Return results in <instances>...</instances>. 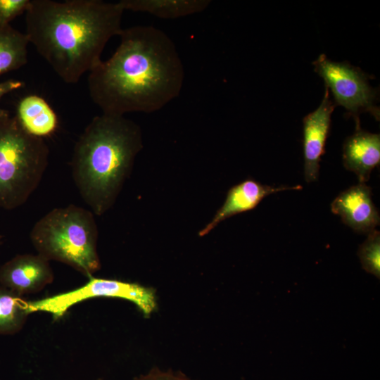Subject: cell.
I'll return each instance as SVG.
<instances>
[{
  "instance_id": "cell-1",
  "label": "cell",
  "mask_w": 380,
  "mask_h": 380,
  "mask_svg": "<svg viewBox=\"0 0 380 380\" xmlns=\"http://www.w3.org/2000/svg\"><path fill=\"white\" fill-rule=\"evenodd\" d=\"M113 54L89 72L92 101L102 113L124 115L162 109L182 89L184 68L175 43L152 25L123 29Z\"/></svg>"
},
{
  "instance_id": "cell-2",
  "label": "cell",
  "mask_w": 380,
  "mask_h": 380,
  "mask_svg": "<svg viewBox=\"0 0 380 380\" xmlns=\"http://www.w3.org/2000/svg\"><path fill=\"white\" fill-rule=\"evenodd\" d=\"M124 11L119 1L30 0L25 34L64 82L75 84L102 61L109 39L120 34Z\"/></svg>"
},
{
  "instance_id": "cell-3",
  "label": "cell",
  "mask_w": 380,
  "mask_h": 380,
  "mask_svg": "<svg viewBox=\"0 0 380 380\" xmlns=\"http://www.w3.org/2000/svg\"><path fill=\"white\" fill-rule=\"evenodd\" d=\"M140 127L124 115L94 117L75 144L70 167L75 186L91 212L114 204L142 148Z\"/></svg>"
},
{
  "instance_id": "cell-4",
  "label": "cell",
  "mask_w": 380,
  "mask_h": 380,
  "mask_svg": "<svg viewBox=\"0 0 380 380\" xmlns=\"http://www.w3.org/2000/svg\"><path fill=\"white\" fill-rule=\"evenodd\" d=\"M38 254L66 264L88 278L100 270L98 228L94 213L75 205L56 208L40 218L30 232Z\"/></svg>"
},
{
  "instance_id": "cell-5",
  "label": "cell",
  "mask_w": 380,
  "mask_h": 380,
  "mask_svg": "<svg viewBox=\"0 0 380 380\" xmlns=\"http://www.w3.org/2000/svg\"><path fill=\"white\" fill-rule=\"evenodd\" d=\"M43 138L27 133L15 116H0V208L23 205L37 189L49 164Z\"/></svg>"
},
{
  "instance_id": "cell-6",
  "label": "cell",
  "mask_w": 380,
  "mask_h": 380,
  "mask_svg": "<svg viewBox=\"0 0 380 380\" xmlns=\"http://www.w3.org/2000/svg\"><path fill=\"white\" fill-rule=\"evenodd\" d=\"M113 298L132 302L145 316L157 308L156 296L152 288L138 283L118 279L89 277L84 285L73 290L35 300H26L29 314L50 313L53 319L62 317L74 305L94 298Z\"/></svg>"
},
{
  "instance_id": "cell-7",
  "label": "cell",
  "mask_w": 380,
  "mask_h": 380,
  "mask_svg": "<svg viewBox=\"0 0 380 380\" xmlns=\"http://www.w3.org/2000/svg\"><path fill=\"white\" fill-rule=\"evenodd\" d=\"M315 71L324 80L325 87L331 89L334 105L343 107L355 123L360 124L358 115L369 113L379 120L380 111L375 104L377 93L369 84L367 76L359 68L345 62H334L322 53L312 62Z\"/></svg>"
},
{
  "instance_id": "cell-8",
  "label": "cell",
  "mask_w": 380,
  "mask_h": 380,
  "mask_svg": "<svg viewBox=\"0 0 380 380\" xmlns=\"http://www.w3.org/2000/svg\"><path fill=\"white\" fill-rule=\"evenodd\" d=\"M49 261L40 255H17L0 267V285L23 296L53 282Z\"/></svg>"
},
{
  "instance_id": "cell-9",
  "label": "cell",
  "mask_w": 380,
  "mask_h": 380,
  "mask_svg": "<svg viewBox=\"0 0 380 380\" xmlns=\"http://www.w3.org/2000/svg\"><path fill=\"white\" fill-rule=\"evenodd\" d=\"M335 105L331 100L329 90L325 87L319 107L303 120L304 177L308 183L317 180L321 158L325 153L331 117Z\"/></svg>"
},
{
  "instance_id": "cell-10",
  "label": "cell",
  "mask_w": 380,
  "mask_h": 380,
  "mask_svg": "<svg viewBox=\"0 0 380 380\" xmlns=\"http://www.w3.org/2000/svg\"><path fill=\"white\" fill-rule=\"evenodd\" d=\"M372 197V189L365 183H359L341 192L332 201L331 210L355 232L368 234L380 222Z\"/></svg>"
},
{
  "instance_id": "cell-11",
  "label": "cell",
  "mask_w": 380,
  "mask_h": 380,
  "mask_svg": "<svg viewBox=\"0 0 380 380\" xmlns=\"http://www.w3.org/2000/svg\"><path fill=\"white\" fill-rule=\"evenodd\" d=\"M302 186H272L251 179L234 185L227 192L226 199L217 211L213 220L202 229L198 235L203 236L208 234L223 220L237 215L254 209L266 196L285 190H300Z\"/></svg>"
},
{
  "instance_id": "cell-12",
  "label": "cell",
  "mask_w": 380,
  "mask_h": 380,
  "mask_svg": "<svg viewBox=\"0 0 380 380\" xmlns=\"http://www.w3.org/2000/svg\"><path fill=\"white\" fill-rule=\"evenodd\" d=\"M343 164L356 175L359 183H365L380 163V134L364 131L360 124L343 145Z\"/></svg>"
},
{
  "instance_id": "cell-13",
  "label": "cell",
  "mask_w": 380,
  "mask_h": 380,
  "mask_svg": "<svg viewBox=\"0 0 380 380\" xmlns=\"http://www.w3.org/2000/svg\"><path fill=\"white\" fill-rule=\"evenodd\" d=\"M15 117L27 133L39 138L52 134L58 124L54 110L37 94L27 95L19 101Z\"/></svg>"
},
{
  "instance_id": "cell-14",
  "label": "cell",
  "mask_w": 380,
  "mask_h": 380,
  "mask_svg": "<svg viewBox=\"0 0 380 380\" xmlns=\"http://www.w3.org/2000/svg\"><path fill=\"white\" fill-rule=\"evenodd\" d=\"M208 0H121L124 11L148 13L163 19H177L205 10Z\"/></svg>"
},
{
  "instance_id": "cell-15",
  "label": "cell",
  "mask_w": 380,
  "mask_h": 380,
  "mask_svg": "<svg viewBox=\"0 0 380 380\" xmlns=\"http://www.w3.org/2000/svg\"><path fill=\"white\" fill-rule=\"evenodd\" d=\"M29 43L25 34L10 24H0V76L27 63Z\"/></svg>"
},
{
  "instance_id": "cell-16",
  "label": "cell",
  "mask_w": 380,
  "mask_h": 380,
  "mask_svg": "<svg viewBox=\"0 0 380 380\" xmlns=\"http://www.w3.org/2000/svg\"><path fill=\"white\" fill-rule=\"evenodd\" d=\"M29 315L23 296L0 286V335L19 332Z\"/></svg>"
},
{
  "instance_id": "cell-17",
  "label": "cell",
  "mask_w": 380,
  "mask_h": 380,
  "mask_svg": "<svg viewBox=\"0 0 380 380\" xmlns=\"http://www.w3.org/2000/svg\"><path fill=\"white\" fill-rule=\"evenodd\" d=\"M357 255L362 268L380 277V233L376 229L367 234V239L359 248Z\"/></svg>"
},
{
  "instance_id": "cell-18",
  "label": "cell",
  "mask_w": 380,
  "mask_h": 380,
  "mask_svg": "<svg viewBox=\"0 0 380 380\" xmlns=\"http://www.w3.org/2000/svg\"><path fill=\"white\" fill-rule=\"evenodd\" d=\"M30 0H0V24H10V22L20 15L25 13Z\"/></svg>"
},
{
  "instance_id": "cell-19",
  "label": "cell",
  "mask_w": 380,
  "mask_h": 380,
  "mask_svg": "<svg viewBox=\"0 0 380 380\" xmlns=\"http://www.w3.org/2000/svg\"><path fill=\"white\" fill-rule=\"evenodd\" d=\"M135 380H191L183 374L153 369Z\"/></svg>"
},
{
  "instance_id": "cell-20",
  "label": "cell",
  "mask_w": 380,
  "mask_h": 380,
  "mask_svg": "<svg viewBox=\"0 0 380 380\" xmlns=\"http://www.w3.org/2000/svg\"><path fill=\"white\" fill-rule=\"evenodd\" d=\"M24 85L22 81L17 80H8L0 82V101L6 94L20 89ZM9 112L0 106V116L8 114Z\"/></svg>"
},
{
  "instance_id": "cell-21",
  "label": "cell",
  "mask_w": 380,
  "mask_h": 380,
  "mask_svg": "<svg viewBox=\"0 0 380 380\" xmlns=\"http://www.w3.org/2000/svg\"><path fill=\"white\" fill-rule=\"evenodd\" d=\"M1 237L0 236V244H1Z\"/></svg>"
}]
</instances>
